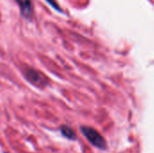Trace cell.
I'll use <instances>...</instances> for the list:
<instances>
[{
    "label": "cell",
    "mask_w": 154,
    "mask_h": 153,
    "mask_svg": "<svg viewBox=\"0 0 154 153\" xmlns=\"http://www.w3.org/2000/svg\"><path fill=\"white\" fill-rule=\"evenodd\" d=\"M82 133L84 134V136L88 140V142L94 145L95 147L101 149V150H105L106 148V140L103 138V136L95 129L88 127V126H82L80 128Z\"/></svg>",
    "instance_id": "cell-1"
},
{
    "label": "cell",
    "mask_w": 154,
    "mask_h": 153,
    "mask_svg": "<svg viewBox=\"0 0 154 153\" xmlns=\"http://www.w3.org/2000/svg\"><path fill=\"white\" fill-rule=\"evenodd\" d=\"M16 2L19 5L22 15L27 19L31 18L32 12L31 0H16Z\"/></svg>",
    "instance_id": "cell-3"
},
{
    "label": "cell",
    "mask_w": 154,
    "mask_h": 153,
    "mask_svg": "<svg viewBox=\"0 0 154 153\" xmlns=\"http://www.w3.org/2000/svg\"><path fill=\"white\" fill-rule=\"evenodd\" d=\"M24 75H25L26 78L28 79V81H30L31 83L37 85V86L44 85L45 82L47 81L42 74H41L40 72H38L34 69H26L24 72Z\"/></svg>",
    "instance_id": "cell-2"
},
{
    "label": "cell",
    "mask_w": 154,
    "mask_h": 153,
    "mask_svg": "<svg viewBox=\"0 0 154 153\" xmlns=\"http://www.w3.org/2000/svg\"><path fill=\"white\" fill-rule=\"evenodd\" d=\"M60 132L64 137H66L69 140H76L77 139L76 133L70 127H69L67 125H61L60 126Z\"/></svg>",
    "instance_id": "cell-4"
}]
</instances>
